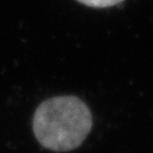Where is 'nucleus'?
<instances>
[{"label": "nucleus", "instance_id": "2", "mask_svg": "<svg viewBox=\"0 0 153 153\" xmlns=\"http://www.w3.org/2000/svg\"><path fill=\"white\" fill-rule=\"evenodd\" d=\"M77 1L93 8H107V7L118 5L124 0H77Z\"/></svg>", "mask_w": 153, "mask_h": 153}, {"label": "nucleus", "instance_id": "1", "mask_svg": "<svg viewBox=\"0 0 153 153\" xmlns=\"http://www.w3.org/2000/svg\"><path fill=\"white\" fill-rule=\"evenodd\" d=\"M92 128V115L81 99L56 97L39 105L33 131L40 144L56 152L78 148Z\"/></svg>", "mask_w": 153, "mask_h": 153}]
</instances>
